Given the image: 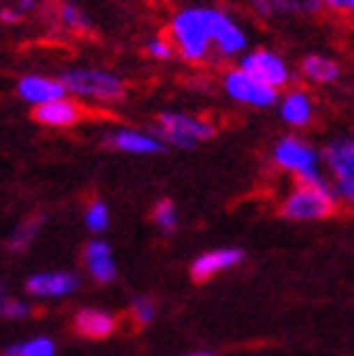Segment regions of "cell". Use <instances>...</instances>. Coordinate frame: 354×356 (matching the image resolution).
I'll list each match as a JSON object with an SVG mask.
<instances>
[{"label":"cell","instance_id":"8fae6325","mask_svg":"<svg viewBox=\"0 0 354 356\" xmlns=\"http://www.w3.org/2000/svg\"><path fill=\"white\" fill-rule=\"evenodd\" d=\"M66 86L63 81H56L51 76H38V74H28L18 81V96L23 102L33 104V106H43V104L59 102V99H66Z\"/></svg>","mask_w":354,"mask_h":356},{"label":"cell","instance_id":"484cf974","mask_svg":"<svg viewBox=\"0 0 354 356\" xmlns=\"http://www.w3.org/2000/svg\"><path fill=\"white\" fill-rule=\"evenodd\" d=\"M144 51H147L152 58H157V61H170L172 56L177 54L172 41H167V38H152V41H147Z\"/></svg>","mask_w":354,"mask_h":356},{"label":"cell","instance_id":"83f0119b","mask_svg":"<svg viewBox=\"0 0 354 356\" xmlns=\"http://www.w3.org/2000/svg\"><path fill=\"white\" fill-rule=\"evenodd\" d=\"M251 8L259 18H268V15L276 13V8H273L271 0H251Z\"/></svg>","mask_w":354,"mask_h":356},{"label":"cell","instance_id":"30bf717a","mask_svg":"<svg viewBox=\"0 0 354 356\" xmlns=\"http://www.w3.org/2000/svg\"><path fill=\"white\" fill-rule=\"evenodd\" d=\"M243 261H245V253L240 248H215V250H208V253L198 255L192 261L190 275L195 281H208V278L223 273V270L238 268Z\"/></svg>","mask_w":354,"mask_h":356},{"label":"cell","instance_id":"ffe728a7","mask_svg":"<svg viewBox=\"0 0 354 356\" xmlns=\"http://www.w3.org/2000/svg\"><path fill=\"white\" fill-rule=\"evenodd\" d=\"M276 13L288 15H316L324 8L321 0H271Z\"/></svg>","mask_w":354,"mask_h":356},{"label":"cell","instance_id":"3957f363","mask_svg":"<svg viewBox=\"0 0 354 356\" xmlns=\"http://www.w3.org/2000/svg\"><path fill=\"white\" fill-rule=\"evenodd\" d=\"M321 162L327 167L337 200L354 210V129L329 139L321 149Z\"/></svg>","mask_w":354,"mask_h":356},{"label":"cell","instance_id":"6da1fadb","mask_svg":"<svg viewBox=\"0 0 354 356\" xmlns=\"http://www.w3.org/2000/svg\"><path fill=\"white\" fill-rule=\"evenodd\" d=\"M339 200L324 172L311 175L307 179H296V187L281 200L279 213L291 222H316L337 213Z\"/></svg>","mask_w":354,"mask_h":356},{"label":"cell","instance_id":"f546056e","mask_svg":"<svg viewBox=\"0 0 354 356\" xmlns=\"http://www.w3.org/2000/svg\"><path fill=\"white\" fill-rule=\"evenodd\" d=\"M36 8V0H18V10L26 13V10H33Z\"/></svg>","mask_w":354,"mask_h":356},{"label":"cell","instance_id":"1f68e13d","mask_svg":"<svg viewBox=\"0 0 354 356\" xmlns=\"http://www.w3.org/2000/svg\"><path fill=\"white\" fill-rule=\"evenodd\" d=\"M344 8H347V13H354V0H344Z\"/></svg>","mask_w":354,"mask_h":356},{"label":"cell","instance_id":"5b68a950","mask_svg":"<svg viewBox=\"0 0 354 356\" xmlns=\"http://www.w3.org/2000/svg\"><path fill=\"white\" fill-rule=\"evenodd\" d=\"M271 162L296 179H307L321 172V152L299 134H286L273 144Z\"/></svg>","mask_w":354,"mask_h":356},{"label":"cell","instance_id":"ba28073f","mask_svg":"<svg viewBox=\"0 0 354 356\" xmlns=\"http://www.w3.org/2000/svg\"><path fill=\"white\" fill-rule=\"evenodd\" d=\"M240 69L248 71L259 81H263L266 86H271L276 91L286 89L288 81H291V71H288L286 61L276 51H268V48H253V51L243 54Z\"/></svg>","mask_w":354,"mask_h":356},{"label":"cell","instance_id":"e0dca14e","mask_svg":"<svg viewBox=\"0 0 354 356\" xmlns=\"http://www.w3.org/2000/svg\"><path fill=\"white\" fill-rule=\"evenodd\" d=\"M84 258H86V266L94 275V281L99 283H111L116 278V263L111 258V248L109 243L104 240H91L84 250Z\"/></svg>","mask_w":354,"mask_h":356},{"label":"cell","instance_id":"f1b7e54d","mask_svg":"<svg viewBox=\"0 0 354 356\" xmlns=\"http://www.w3.org/2000/svg\"><path fill=\"white\" fill-rule=\"evenodd\" d=\"M21 10H18V8H15V10H13V8H3V10H0V21H3V23H18V21H21Z\"/></svg>","mask_w":354,"mask_h":356},{"label":"cell","instance_id":"9a60e30c","mask_svg":"<svg viewBox=\"0 0 354 356\" xmlns=\"http://www.w3.org/2000/svg\"><path fill=\"white\" fill-rule=\"evenodd\" d=\"M33 119L46 127H74L76 122H82V106L71 99H59V102L36 106Z\"/></svg>","mask_w":354,"mask_h":356},{"label":"cell","instance_id":"4dcf8cb0","mask_svg":"<svg viewBox=\"0 0 354 356\" xmlns=\"http://www.w3.org/2000/svg\"><path fill=\"white\" fill-rule=\"evenodd\" d=\"M185 356H215L213 351H190V354H185Z\"/></svg>","mask_w":354,"mask_h":356},{"label":"cell","instance_id":"4316f807","mask_svg":"<svg viewBox=\"0 0 354 356\" xmlns=\"http://www.w3.org/2000/svg\"><path fill=\"white\" fill-rule=\"evenodd\" d=\"M28 314V306L18 298H10V296L0 293V316L3 318H23Z\"/></svg>","mask_w":354,"mask_h":356},{"label":"cell","instance_id":"7402d4cb","mask_svg":"<svg viewBox=\"0 0 354 356\" xmlns=\"http://www.w3.org/2000/svg\"><path fill=\"white\" fill-rule=\"evenodd\" d=\"M86 227L88 230H94V233H102L109 227V207L104 205L102 200H94L86 210Z\"/></svg>","mask_w":354,"mask_h":356},{"label":"cell","instance_id":"d4e9b609","mask_svg":"<svg viewBox=\"0 0 354 356\" xmlns=\"http://www.w3.org/2000/svg\"><path fill=\"white\" fill-rule=\"evenodd\" d=\"M59 18H61L63 26L74 28V31H84V28L88 26L86 15H84L82 10L74 6V3H63L61 10H59Z\"/></svg>","mask_w":354,"mask_h":356},{"label":"cell","instance_id":"d6986e66","mask_svg":"<svg viewBox=\"0 0 354 356\" xmlns=\"http://www.w3.org/2000/svg\"><path fill=\"white\" fill-rule=\"evenodd\" d=\"M54 354H56L54 341L46 339V336H38V339H31L26 343L10 346V349H6L3 356H54Z\"/></svg>","mask_w":354,"mask_h":356},{"label":"cell","instance_id":"ac0fdd59","mask_svg":"<svg viewBox=\"0 0 354 356\" xmlns=\"http://www.w3.org/2000/svg\"><path fill=\"white\" fill-rule=\"evenodd\" d=\"M74 326H76V331L82 336H86V339H107V336L114 334L116 318L111 314H107V311L84 309L76 314Z\"/></svg>","mask_w":354,"mask_h":356},{"label":"cell","instance_id":"8992f818","mask_svg":"<svg viewBox=\"0 0 354 356\" xmlns=\"http://www.w3.org/2000/svg\"><path fill=\"white\" fill-rule=\"evenodd\" d=\"M68 94L86 96L94 102H122L127 96V86L119 76L99 69H74L61 76Z\"/></svg>","mask_w":354,"mask_h":356},{"label":"cell","instance_id":"4fadbf2b","mask_svg":"<svg viewBox=\"0 0 354 356\" xmlns=\"http://www.w3.org/2000/svg\"><path fill=\"white\" fill-rule=\"evenodd\" d=\"M79 275L74 273H36L26 281V291L33 296H41V298H59V296L74 293L79 288Z\"/></svg>","mask_w":354,"mask_h":356},{"label":"cell","instance_id":"7a4b0ae2","mask_svg":"<svg viewBox=\"0 0 354 356\" xmlns=\"http://www.w3.org/2000/svg\"><path fill=\"white\" fill-rule=\"evenodd\" d=\"M170 35L172 46L185 61H205L213 48L208 8H183V10H177L170 21Z\"/></svg>","mask_w":354,"mask_h":356},{"label":"cell","instance_id":"277c9868","mask_svg":"<svg viewBox=\"0 0 354 356\" xmlns=\"http://www.w3.org/2000/svg\"><path fill=\"white\" fill-rule=\"evenodd\" d=\"M215 124L208 119L192 117V114H183V111H162L155 122V134L160 142L167 147H177V149H192L198 144L208 142L215 137Z\"/></svg>","mask_w":354,"mask_h":356},{"label":"cell","instance_id":"603a6c76","mask_svg":"<svg viewBox=\"0 0 354 356\" xmlns=\"http://www.w3.org/2000/svg\"><path fill=\"white\" fill-rule=\"evenodd\" d=\"M38 225H41V218H31L28 222H23V225L13 233V238L8 240V248L15 250V253H18V250H26V248L31 245V240H33Z\"/></svg>","mask_w":354,"mask_h":356},{"label":"cell","instance_id":"44dd1931","mask_svg":"<svg viewBox=\"0 0 354 356\" xmlns=\"http://www.w3.org/2000/svg\"><path fill=\"white\" fill-rule=\"evenodd\" d=\"M152 220L162 233H175L177 230V207L172 200H160L152 210Z\"/></svg>","mask_w":354,"mask_h":356},{"label":"cell","instance_id":"2e32d148","mask_svg":"<svg viewBox=\"0 0 354 356\" xmlns=\"http://www.w3.org/2000/svg\"><path fill=\"white\" fill-rule=\"evenodd\" d=\"M299 71L307 81L321 83V86H327V83H337L341 79V66L324 54L304 56L301 63H299Z\"/></svg>","mask_w":354,"mask_h":356},{"label":"cell","instance_id":"7c38bea8","mask_svg":"<svg viewBox=\"0 0 354 356\" xmlns=\"http://www.w3.org/2000/svg\"><path fill=\"white\" fill-rule=\"evenodd\" d=\"M279 114L291 129H304L314 122V102L304 89H291L281 96Z\"/></svg>","mask_w":354,"mask_h":356},{"label":"cell","instance_id":"cb8c5ba5","mask_svg":"<svg viewBox=\"0 0 354 356\" xmlns=\"http://www.w3.org/2000/svg\"><path fill=\"white\" fill-rule=\"evenodd\" d=\"M132 316H134V321L139 323V326H147V323L155 321V316H157L155 303H152L150 298L139 296V298L132 301Z\"/></svg>","mask_w":354,"mask_h":356},{"label":"cell","instance_id":"5bb4252c","mask_svg":"<svg viewBox=\"0 0 354 356\" xmlns=\"http://www.w3.org/2000/svg\"><path fill=\"white\" fill-rule=\"evenodd\" d=\"M107 144L111 149L127 152V154H160L164 152V144L150 134V131L139 129H119L107 137Z\"/></svg>","mask_w":354,"mask_h":356},{"label":"cell","instance_id":"9c48e42d","mask_svg":"<svg viewBox=\"0 0 354 356\" xmlns=\"http://www.w3.org/2000/svg\"><path fill=\"white\" fill-rule=\"evenodd\" d=\"M208 26H210L213 48L220 56H240L248 54V33L240 23H236L231 15L220 8H208Z\"/></svg>","mask_w":354,"mask_h":356},{"label":"cell","instance_id":"52a82bcc","mask_svg":"<svg viewBox=\"0 0 354 356\" xmlns=\"http://www.w3.org/2000/svg\"><path fill=\"white\" fill-rule=\"evenodd\" d=\"M223 91L228 94V99H233L236 104L243 106H253V109H271L281 102V94L271 86H266L263 81H259L256 76H251L248 71L231 69L223 76Z\"/></svg>","mask_w":354,"mask_h":356}]
</instances>
